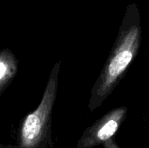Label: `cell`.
<instances>
[{"label":"cell","mask_w":149,"mask_h":148,"mask_svg":"<svg viewBox=\"0 0 149 148\" xmlns=\"http://www.w3.org/2000/svg\"><path fill=\"white\" fill-rule=\"evenodd\" d=\"M139 46L138 27L130 28L120 35L91 91L88 103L90 112L98 109L115 90L134 59Z\"/></svg>","instance_id":"cell-1"},{"label":"cell","mask_w":149,"mask_h":148,"mask_svg":"<svg viewBox=\"0 0 149 148\" xmlns=\"http://www.w3.org/2000/svg\"><path fill=\"white\" fill-rule=\"evenodd\" d=\"M59 66L60 62L54 65L38 108L29 113L22 122L19 133V148H40L49 137L52 108L57 95Z\"/></svg>","instance_id":"cell-2"},{"label":"cell","mask_w":149,"mask_h":148,"mask_svg":"<svg viewBox=\"0 0 149 148\" xmlns=\"http://www.w3.org/2000/svg\"><path fill=\"white\" fill-rule=\"evenodd\" d=\"M127 112L128 109L125 106L115 107L107 112L86 129L76 148H93L100 145L103 146L114 139L116 133L127 118Z\"/></svg>","instance_id":"cell-3"},{"label":"cell","mask_w":149,"mask_h":148,"mask_svg":"<svg viewBox=\"0 0 149 148\" xmlns=\"http://www.w3.org/2000/svg\"><path fill=\"white\" fill-rule=\"evenodd\" d=\"M17 70V59L9 50L0 51V94L9 86Z\"/></svg>","instance_id":"cell-4"},{"label":"cell","mask_w":149,"mask_h":148,"mask_svg":"<svg viewBox=\"0 0 149 148\" xmlns=\"http://www.w3.org/2000/svg\"><path fill=\"white\" fill-rule=\"evenodd\" d=\"M103 147L104 148H120L117 144V142L115 141V139H112L111 140L107 141L103 145Z\"/></svg>","instance_id":"cell-5"},{"label":"cell","mask_w":149,"mask_h":148,"mask_svg":"<svg viewBox=\"0 0 149 148\" xmlns=\"http://www.w3.org/2000/svg\"><path fill=\"white\" fill-rule=\"evenodd\" d=\"M0 148H19L18 147H11V146H0Z\"/></svg>","instance_id":"cell-6"}]
</instances>
